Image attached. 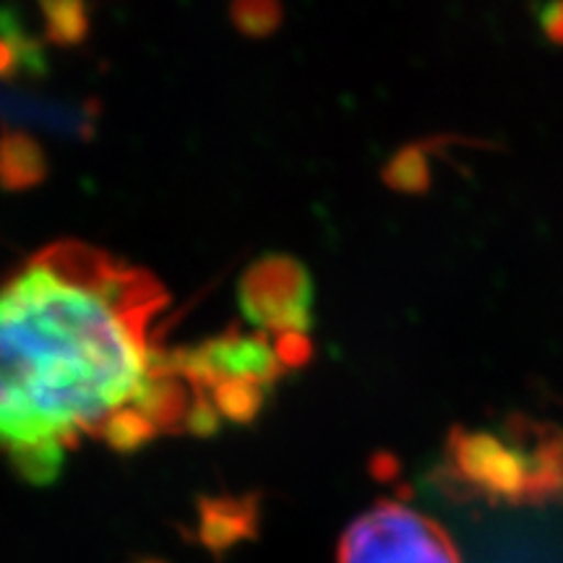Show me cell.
<instances>
[{
    "label": "cell",
    "mask_w": 563,
    "mask_h": 563,
    "mask_svg": "<svg viewBox=\"0 0 563 563\" xmlns=\"http://www.w3.org/2000/svg\"><path fill=\"white\" fill-rule=\"evenodd\" d=\"M165 302L152 274L76 241L0 285V452L24 481H55L84 435L129 452L191 420L180 357L154 344Z\"/></svg>",
    "instance_id": "1"
},
{
    "label": "cell",
    "mask_w": 563,
    "mask_h": 563,
    "mask_svg": "<svg viewBox=\"0 0 563 563\" xmlns=\"http://www.w3.org/2000/svg\"><path fill=\"white\" fill-rule=\"evenodd\" d=\"M441 477V488L462 501L527 504V454L509 428L504 433L454 428Z\"/></svg>",
    "instance_id": "2"
},
{
    "label": "cell",
    "mask_w": 563,
    "mask_h": 563,
    "mask_svg": "<svg viewBox=\"0 0 563 563\" xmlns=\"http://www.w3.org/2000/svg\"><path fill=\"white\" fill-rule=\"evenodd\" d=\"M336 563H462L454 540L426 514L382 501L344 530Z\"/></svg>",
    "instance_id": "3"
},
{
    "label": "cell",
    "mask_w": 563,
    "mask_h": 563,
    "mask_svg": "<svg viewBox=\"0 0 563 563\" xmlns=\"http://www.w3.org/2000/svg\"><path fill=\"white\" fill-rule=\"evenodd\" d=\"M241 306L264 334H306L313 321V282L290 256H266L241 282Z\"/></svg>",
    "instance_id": "4"
},
{
    "label": "cell",
    "mask_w": 563,
    "mask_h": 563,
    "mask_svg": "<svg viewBox=\"0 0 563 563\" xmlns=\"http://www.w3.org/2000/svg\"><path fill=\"white\" fill-rule=\"evenodd\" d=\"M527 454V504H563V431L530 418L506 420Z\"/></svg>",
    "instance_id": "5"
},
{
    "label": "cell",
    "mask_w": 563,
    "mask_h": 563,
    "mask_svg": "<svg viewBox=\"0 0 563 563\" xmlns=\"http://www.w3.org/2000/svg\"><path fill=\"white\" fill-rule=\"evenodd\" d=\"M253 530H256V514L251 511V506L230 504L224 509L211 506V509L203 511L201 540L217 555L241 543V540H249Z\"/></svg>",
    "instance_id": "6"
},
{
    "label": "cell",
    "mask_w": 563,
    "mask_h": 563,
    "mask_svg": "<svg viewBox=\"0 0 563 563\" xmlns=\"http://www.w3.org/2000/svg\"><path fill=\"white\" fill-rule=\"evenodd\" d=\"M384 180L389 183L394 191L402 194H422L431 186V167L426 159V146H405L391 157L384 170Z\"/></svg>",
    "instance_id": "7"
},
{
    "label": "cell",
    "mask_w": 563,
    "mask_h": 563,
    "mask_svg": "<svg viewBox=\"0 0 563 563\" xmlns=\"http://www.w3.org/2000/svg\"><path fill=\"white\" fill-rule=\"evenodd\" d=\"M238 24L251 34H266L277 26L279 9L269 3H253V5H238L235 9Z\"/></svg>",
    "instance_id": "8"
},
{
    "label": "cell",
    "mask_w": 563,
    "mask_h": 563,
    "mask_svg": "<svg viewBox=\"0 0 563 563\" xmlns=\"http://www.w3.org/2000/svg\"><path fill=\"white\" fill-rule=\"evenodd\" d=\"M540 24H543V32L548 34V40L563 45V3L545 5V9L540 11Z\"/></svg>",
    "instance_id": "9"
},
{
    "label": "cell",
    "mask_w": 563,
    "mask_h": 563,
    "mask_svg": "<svg viewBox=\"0 0 563 563\" xmlns=\"http://www.w3.org/2000/svg\"><path fill=\"white\" fill-rule=\"evenodd\" d=\"M139 563H165V561H139Z\"/></svg>",
    "instance_id": "10"
}]
</instances>
